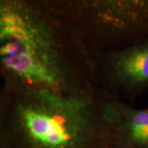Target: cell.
<instances>
[{
    "label": "cell",
    "mask_w": 148,
    "mask_h": 148,
    "mask_svg": "<svg viewBox=\"0 0 148 148\" xmlns=\"http://www.w3.org/2000/svg\"><path fill=\"white\" fill-rule=\"evenodd\" d=\"M90 53L94 83L106 97L125 102L148 90V38L127 47Z\"/></svg>",
    "instance_id": "cell-4"
},
{
    "label": "cell",
    "mask_w": 148,
    "mask_h": 148,
    "mask_svg": "<svg viewBox=\"0 0 148 148\" xmlns=\"http://www.w3.org/2000/svg\"><path fill=\"white\" fill-rule=\"evenodd\" d=\"M101 90L66 95L0 86L1 148H106Z\"/></svg>",
    "instance_id": "cell-2"
},
{
    "label": "cell",
    "mask_w": 148,
    "mask_h": 148,
    "mask_svg": "<svg viewBox=\"0 0 148 148\" xmlns=\"http://www.w3.org/2000/svg\"><path fill=\"white\" fill-rule=\"evenodd\" d=\"M0 148H1V147H0Z\"/></svg>",
    "instance_id": "cell-6"
},
{
    "label": "cell",
    "mask_w": 148,
    "mask_h": 148,
    "mask_svg": "<svg viewBox=\"0 0 148 148\" xmlns=\"http://www.w3.org/2000/svg\"><path fill=\"white\" fill-rule=\"evenodd\" d=\"M101 129L106 148H148V109L105 96Z\"/></svg>",
    "instance_id": "cell-5"
},
{
    "label": "cell",
    "mask_w": 148,
    "mask_h": 148,
    "mask_svg": "<svg viewBox=\"0 0 148 148\" xmlns=\"http://www.w3.org/2000/svg\"><path fill=\"white\" fill-rule=\"evenodd\" d=\"M0 77L12 90L66 96L98 90L90 50L50 0H0Z\"/></svg>",
    "instance_id": "cell-1"
},
{
    "label": "cell",
    "mask_w": 148,
    "mask_h": 148,
    "mask_svg": "<svg viewBox=\"0 0 148 148\" xmlns=\"http://www.w3.org/2000/svg\"><path fill=\"white\" fill-rule=\"evenodd\" d=\"M90 51L127 47L148 38V0H50Z\"/></svg>",
    "instance_id": "cell-3"
}]
</instances>
